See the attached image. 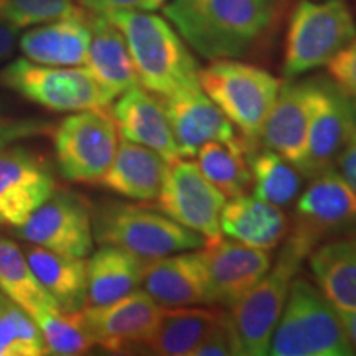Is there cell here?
<instances>
[{"label": "cell", "instance_id": "35", "mask_svg": "<svg viewBox=\"0 0 356 356\" xmlns=\"http://www.w3.org/2000/svg\"><path fill=\"white\" fill-rule=\"evenodd\" d=\"M328 76L348 99L356 101V38L328 61Z\"/></svg>", "mask_w": 356, "mask_h": 356}, {"label": "cell", "instance_id": "20", "mask_svg": "<svg viewBox=\"0 0 356 356\" xmlns=\"http://www.w3.org/2000/svg\"><path fill=\"white\" fill-rule=\"evenodd\" d=\"M312 79L280 84L279 95L267 115L259 140L293 163L304 167L310 124Z\"/></svg>", "mask_w": 356, "mask_h": 356}, {"label": "cell", "instance_id": "29", "mask_svg": "<svg viewBox=\"0 0 356 356\" xmlns=\"http://www.w3.org/2000/svg\"><path fill=\"white\" fill-rule=\"evenodd\" d=\"M0 291L32 317L43 312L61 310L56 300L35 277L25 252L3 236H0Z\"/></svg>", "mask_w": 356, "mask_h": 356}, {"label": "cell", "instance_id": "9", "mask_svg": "<svg viewBox=\"0 0 356 356\" xmlns=\"http://www.w3.org/2000/svg\"><path fill=\"white\" fill-rule=\"evenodd\" d=\"M119 131L102 109L78 111L55 131V154L61 177L74 184H99L113 163Z\"/></svg>", "mask_w": 356, "mask_h": 356}, {"label": "cell", "instance_id": "5", "mask_svg": "<svg viewBox=\"0 0 356 356\" xmlns=\"http://www.w3.org/2000/svg\"><path fill=\"white\" fill-rule=\"evenodd\" d=\"M92 233L102 246L121 248L144 261L207 244L202 234L178 225L162 211L121 202L102 203L97 208Z\"/></svg>", "mask_w": 356, "mask_h": 356}, {"label": "cell", "instance_id": "41", "mask_svg": "<svg viewBox=\"0 0 356 356\" xmlns=\"http://www.w3.org/2000/svg\"><path fill=\"white\" fill-rule=\"evenodd\" d=\"M341 322H343V327L346 330V335H348V340L351 346H353L355 353H356V310H350V312H340Z\"/></svg>", "mask_w": 356, "mask_h": 356}, {"label": "cell", "instance_id": "23", "mask_svg": "<svg viewBox=\"0 0 356 356\" xmlns=\"http://www.w3.org/2000/svg\"><path fill=\"white\" fill-rule=\"evenodd\" d=\"M91 30L83 15L48 22L20 37V50L30 61L47 66L86 65Z\"/></svg>", "mask_w": 356, "mask_h": 356}, {"label": "cell", "instance_id": "16", "mask_svg": "<svg viewBox=\"0 0 356 356\" xmlns=\"http://www.w3.org/2000/svg\"><path fill=\"white\" fill-rule=\"evenodd\" d=\"M163 106L181 159L195 157L200 147L213 140L248 144L236 134L225 113L204 95L202 86L167 97Z\"/></svg>", "mask_w": 356, "mask_h": 356}, {"label": "cell", "instance_id": "36", "mask_svg": "<svg viewBox=\"0 0 356 356\" xmlns=\"http://www.w3.org/2000/svg\"><path fill=\"white\" fill-rule=\"evenodd\" d=\"M226 355H238L236 350V340L233 328H231L229 317L226 312H222L220 320L210 333L204 337V340L198 345V348L193 351L191 356H226Z\"/></svg>", "mask_w": 356, "mask_h": 356}, {"label": "cell", "instance_id": "34", "mask_svg": "<svg viewBox=\"0 0 356 356\" xmlns=\"http://www.w3.org/2000/svg\"><path fill=\"white\" fill-rule=\"evenodd\" d=\"M74 0H0V17L17 29L83 15Z\"/></svg>", "mask_w": 356, "mask_h": 356}, {"label": "cell", "instance_id": "4", "mask_svg": "<svg viewBox=\"0 0 356 356\" xmlns=\"http://www.w3.org/2000/svg\"><path fill=\"white\" fill-rule=\"evenodd\" d=\"M273 356H351L355 355L340 314L318 286L293 279L273 338Z\"/></svg>", "mask_w": 356, "mask_h": 356}, {"label": "cell", "instance_id": "37", "mask_svg": "<svg viewBox=\"0 0 356 356\" xmlns=\"http://www.w3.org/2000/svg\"><path fill=\"white\" fill-rule=\"evenodd\" d=\"M50 124L35 119H12L0 113V147L8 145L13 140L24 139V137L38 136V134L48 132Z\"/></svg>", "mask_w": 356, "mask_h": 356}, {"label": "cell", "instance_id": "43", "mask_svg": "<svg viewBox=\"0 0 356 356\" xmlns=\"http://www.w3.org/2000/svg\"><path fill=\"white\" fill-rule=\"evenodd\" d=\"M150 2L154 3V7H155V8H159V7L165 6V2H167V0H150Z\"/></svg>", "mask_w": 356, "mask_h": 356}, {"label": "cell", "instance_id": "40", "mask_svg": "<svg viewBox=\"0 0 356 356\" xmlns=\"http://www.w3.org/2000/svg\"><path fill=\"white\" fill-rule=\"evenodd\" d=\"M17 33H19V29L0 17V65L6 63L15 50Z\"/></svg>", "mask_w": 356, "mask_h": 356}, {"label": "cell", "instance_id": "15", "mask_svg": "<svg viewBox=\"0 0 356 356\" xmlns=\"http://www.w3.org/2000/svg\"><path fill=\"white\" fill-rule=\"evenodd\" d=\"M208 279V304L233 307L270 269L273 257L266 249L218 239L202 249Z\"/></svg>", "mask_w": 356, "mask_h": 356}, {"label": "cell", "instance_id": "11", "mask_svg": "<svg viewBox=\"0 0 356 356\" xmlns=\"http://www.w3.org/2000/svg\"><path fill=\"white\" fill-rule=\"evenodd\" d=\"M24 241L71 257H86L92 251V216L76 195L53 193L17 228Z\"/></svg>", "mask_w": 356, "mask_h": 356}, {"label": "cell", "instance_id": "19", "mask_svg": "<svg viewBox=\"0 0 356 356\" xmlns=\"http://www.w3.org/2000/svg\"><path fill=\"white\" fill-rule=\"evenodd\" d=\"M111 115L122 139L149 147L167 163L181 159L163 101L140 84L119 96Z\"/></svg>", "mask_w": 356, "mask_h": 356}, {"label": "cell", "instance_id": "25", "mask_svg": "<svg viewBox=\"0 0 356 356\" xmlns=\"http://www.w3.org/2000/svg\"><path fill=\"white\" fill-rule=\"evenodd\" d=\"M222 312L203 307H162L144 348L159 356H191L220 320Z\"/></svg>", "mask_w": 356, "mask_h": 356}, {"label": "cell", "instance_id": "6", "mask_svg": "<svg viewBox=\"0 0 356 356\" xmlns=\"http://www.w3.org/2000/svg\"><path fill=\"white\" fill-rule=\"evenodd\" d=\"M203 92L225 113L249 145L259 140L262 127L279 95L280 81L259 66L236 60H213L200 70Z\"/></svg>", "mask_w": 356, "mask_h": 356}, {"label": "cell", "instance_id": "28", "mask_svg": "<svg viewBox=\"0 0 356 356\" xmlns=\"http://www.w3.org/2000/svg\"><path fill=\"white\" fill-rule=\"evenodd\" d=\"M309 259L320 291L333 307L356 310V236L315 248Z\"/></svg>", "mask_w": 356, "mask_h": 356}, {"label": "cell", "instance_id": "12", "mask_svg": "<svg viewBox=\"0 0 356 356\" xmlns=\"http://www.w3.org/2000/svg\"><path fill=\"white\" fill-rule=\"evenodd\" d=\"M160 312L162 307L144 289H137L111 304L84 307L81 314L95 346L122 353L144 348L159 322Z\"/></svg>", "mask_w": 356, "mask_h": 356}, {"label": "cell", "instance_id": "26", "mask_svg": "<svg viewBox=\"0 0 356 356\" xmlns=\"http://www.w3.org/2000/svg\"><path fill=\"white\" fill-rule=\"evenodd\" d=\"M145 261L115 246H102L86 261V307L106 305L137 291Z\"/></svg>", "mask_w": 356, "mask_h": 356}, {"label": "cell", "instance_id": "18", "mask_svg": "<svg viewBox=\"0 0 356 356\" xmlns=\"http://www.w3.org/2000/svg\"><path fill=\"white\" fill-rule=\"evenodd\" d=\"M140 286L160 307L210 305L202 248L145 261Z\"/></svg>", "mask_w": 356, "mask_h": 356}, {"label": "cell", "instance_id": "39", "mask_svg": "<svg viewBox=\"0 0 356 356\" xmlns=\"http://www.w3.org/2000/svg\"><path fill=\"white\" fill-rule=\"evenodd\" d=\"M335 165L337 170L341 173V177H343L356 191V131L353 132V136L350 137V140L346 142L341 154L338 155Z\"/></svg>", "mask_w": 356, "mask_h": 356}, {"label": "cell", "instance_id": "32", "mask_svg": "<svg viewBox=\"0 0 356 356\" xmlns=\"http://www.w3.org/2000/svg\"><path fill=\"white\" fill-rule=\"evenodd\" d=\"M48 355L38 323L6 293L0 299V356Z\"/></svg>", "mask_w": 356, "mask_h": 356}, {"label": "cell", "instance_id": "42", "mask_svg": "<svg viewBox=\"0 0 356 356\" xmlns=\"http://www.w3.org/2000/svg\"><path fill=\"white\" fill-rule=\"evenodd\" d=\"M348 106H350V118H351V124H353L355 131H356V101L348 99Z\"/></svg>", "mask_w": 356, "mask_h": 356}, {"label": "cell", "instance_id": "27", "mask_svg": "<svg viewBox=\"0 0 356 356\" xmlns=\"http://www.w3.org/2000/svg\"><path fill=\"white\" fill-rule=\"evenodd\" d=\"M25 257L35 277L63 312H78L86 307V261L48 251L32 244Z\"/></svg>", "mask_w": 356, "mask_h": 356}, {"label": "cell", "instance_id": "17", "mask_svg": "<svg viewBox=\"0 0 356 356\" xmlns=\"http://www.w3.org/2000/svg\"><path fill=\"white\" fill-rule=\"evenodd\" d=\"M296 215V229L318 243L325 233L356 225V191L337 168H328L312 177Z\"/></svg>", "mask_w": 356, "mask_h": 356}, {"label": "cell", "instance_id": "2", "mask_svg": "<svg viewBox=\"0 0 356 356\" xmlns=\"http://www.w3.org/2000/svg\"><path fill=\"white\" fill-rule=\"evenodd\" d=\"M106 17L126 38L142 88L162 99L200 88L197 60L167 19L150 10H118Z\"/></svg>", "mask_w": 356, "mask_h": 356}, {"label": "cell", "instance_id": "22", "mask_svg": "<svg viewBox=\"0 0 356 356\" xmlns=\"http://www.w3.org/2000/svg\"><path fill=\"white\" fill-rule=\"evenodd\" d=\"M168 165L170 163L149 147L122 139L99 184L121 197L154 202L165 181Z\"/></svg>", "mask_w": 356, "mask_h": 356}, {"label": "cell", "instance_id": "10", "mask_svg": "<svg viewBox=\"0 0 356 356\" xmlns=\"http://www.w3.org/2000/svg\"><path fill=\"white\" fill-rule=\"evenodd\" d=\"M157 208L178 225L202 234L207 243L221 239V210L226 197L215 188L188 159H178L168 165Z\"/></svg>", "mask_w": 356, "mask_h": 356}, {"label": "cell", "instance_id": "3", "mask_svg": "<svg viewBox=\"0 0 356 356\" xmlns=\"http://www.w3.org/2000/svg\"><path fill=\"white\" fill-rule=\"evenodd\" d=\"M315 248L317 241L293 229L274 267L267 270L251 291L229 307L228 317L238 355L264 356L269 353L270 338L286 305L293 279Z\"/></svg>", "mask_w": 356, "mask_h": 356}, {"label": "cell", "instance_id": "8", "mask_svg": "<svg viewBox=\"0 0 356 356\" xmlns=\"http://www.w3.org/2000/svg\"><path fill=\"white\" fill-rule=\"evenodd\" d=\"M0 84L58 113L104 109L113 102L81 66H47L19 58L0 71Z\"/></svg>", "mask_w": 356, "mask_h": 356}, {"label": "cell", "instance_id": "14", "mask_svg": "<svg viewBox=\"0 0 356 356\" xmlns=\"http://www.w3.org/2000/svg\"><path fill=\"white\" fill-rule=\"evenodd\" d=\"M55 188V178L42 160L19 147H0V225L19 228Z\"/></svg>", "mask_w": 356, "mask_h": 356}, {"label": "cell", "instance_id": "24", "mask_svg": "<svg viewBox=\"0 0 356 356\" xmlns=\"http://www.w3.org/2000/svg\"><path fill=\"white\" fill-rule=\"evenodd\" d=\"M221 231L246 246L270 251L287 234L289 221L280 207L246 195L229 198L221 210Z\"/></svg>", "mask_w": 356, "mask_h": 356}, {"label": "cell", "instance_id": "31", "mask_svg": "<svg viewBox=\"0 0 356 356\" xmlns=\"http://www.w3.org/2000/svg\"><path fill=\"white\" fill-rule=\"evenodd\" d=\"M249 170L254 181V197L275 204L289 207L302 186L300 170L282 155L270 149L249 152Z\"/></svg>", "mask_w": 356, "mask_h": 356}, {"label": "cell", "instance_id": "33", "mask_svg": "<svg viewBox=\"0 0 356 356\" xmlns=\"http://www.w3.org/2000/svg\"><path fill=\"white\" fill-rule=\"evenodd\" d=\"M33 318L43 333L48 355H83L95 346L84 327L81 310L43 312Z\"/></svg>", "mask_w": 356, "mask_h": 356}, {"label": "cell", "instance_id": "7", "mask_svg": "<svg viewBox=\"0 0 356 356\" xmlns=\"http://www.w3.org/2000/svg\"><path fill=\"white\" fill-rule=\"evenodd\" d=\"M356 38V22L345 0H300L289 20L282 73L286 78L327 66Z\"/></svg>", "mask_w": 356, "mask_h": 356}, {"label": "cell", "instance_id": "13", "mask_svg": "<svg viewBox=\"0 0 356 356\" xmlns=\"http://www.w3.org/2000/svg\"><path fill=\"white\" fill-rule=\"evenodd\" d=\"M353 132L348 97L328 79H312L309 142L302 175L312 178L333 168Z\"/></svg>", "mask_w": 356, "mask_h": 356}, {"label": "cell", "instance_id": "1", "mask_svg": "<svg viewBox=\"0 0 356 356\" xmlns=\"http://www.w3.org/2000/svg\"><path fill=\"white\" fill-rule=\"evenodd\" d=\"M289 0H172L163 15L207 60L254 53L277 32Z\"/></svg>", "mask_w": 356, "mask_h": 356}, {"label": "cell", "instance_id": "38", "mask_svg": "<svg viewBox=\"0 0 356 356\" xmlns=\"http://www.w3.org/2000/svg\"><path fill=\"white\" fill-rule=\"evenodd\" d=\"M78 3L89 13L108 15L118 10H155L150 0H78Z\"/></svg>", "mask_w": 356, "mask_h": 356}, {"label": "cell", "instance_id": "30", "mask_svg": "<svg viewBox=\"0 0 356 356\" xmlns=\"http://www.w3.org/2000/svg\"><path fill=\"white\" fill-rule=\"evenodd\" d=\"M251 150L248 144H226V142H207L198 149L197 165L210 184L221 191L226 198L244 195L252 178L246 155Z\"/></svg>", "mask_w": 356, "mask_h": 356}, {"label": "cell", "instance_id": "21", "mask_svg": "<svg viewBox=\"0 0 356 356\" xmlns=\"http://www.w3.org/2000/svg\"><path fill=\"white\" fill-rule=\"evenodd\" d=\"M86 22L91 30L86 70L114 101L122 92L139 86L131 51L122 32L108 17L86 12Z\"/></svg>", "mask_w": 356, "mask_h": 356}, {"label": "cell", "instance_id": "44", "mask_svg": "<svg viewBox=\"0 0 356 356\" xmlns=\"http://www.w3.org/2000/svg\"><path fill=\"white\" fill-rule=\"evenodd\" d=\"M2 296H3V292H2V291H0V299H2Z\"/></svg>", "mask_w": 356, "mask_h": 356}]
</instances>
